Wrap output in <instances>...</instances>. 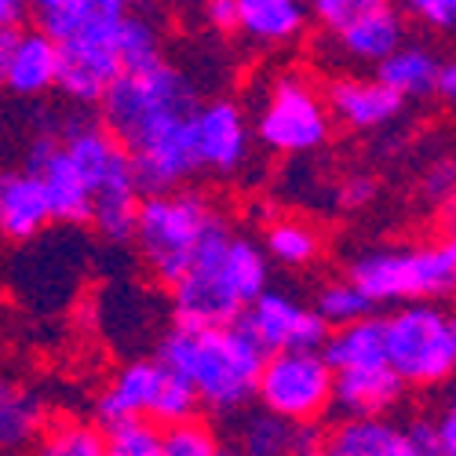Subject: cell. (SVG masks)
I'll list each match as a JSON object with an SVG mask.
<instances>
[{
  "label": "cell",
  "mask_w": 456,
  "mask_h": 456,
  "mask_svg": "<svg viewBox=\"0 0 456 456\" xmlns=\"http://www.w3.org/2000/svg\"><path fill=\"white\" fill-rule=\"evenodd\" d=\"M263 358L267 351L256 344V336L241 322L172 325L158 344V362L179 372L194 387L201 409L219 420L241 405H252Z\"/></svg>",
  "instance_id": "6da1fadb"
},
{
  "label": "cell",
  "mask_w": 456,
  "mask_h": 456,
  "mask_svg": "<svg viewBox=\"0 0 456 456\" xmlns=\"http://www.w3.org/2000/svg\"><path fill=\"white\" fill-rule=\"evenodd\" d=\"M95 106H99V121L110 128V135L125 150H135L146 139L190 121L201 99L194 81L175 62L161 59L142 69H121L106 85Z\"/></svg>",
  "instance_id": "7a4b0ae2"
},
{
  "label": "cell",
  "mask_w": 456,
  "mask_h": 456,
  "mask_svg": "<svg viewBox=\"0 0 456 456\" xmlns=\"http://www.w3.org/2000/svg\"><path fill=\"white\" fill-rule=\"evenodd\" d=\"M212 216L216 208L198 190L175 186L165 194H142L132 245L139 248L142 263L161 285H175L183 278Z\"/></svg>",
  "instance_id": "3957f363"
},
{
  "label": "cell",
  "mask_w": 456,
  "mask_h": 456,
  "mask_svg": "<svg viewBox=\"0 0 456 456\" xmlns=\"http://www.w3.org/2000/svg\"><path fill=\"white\" fill-rule=\"evenodd\" d=\"M231 219L223 212L212 216L205 234L190 256L186 271L172 289V318L175 325H231L241 318L248 299L241 296L226 245H231Z\"/></svg>",
  "instance_id": "277c9868"
},
{
  "label": "cell",
  "mask_w": 456,
  "mask_h": 456,
  "mask_svg": "<svg viewBox=\"0 0 456 456\" xmlns=\"http://www.w3.org/2000/svg\"><path fill=\"white\" fill-rule=\"evenodd\" d=\"M384 358L405 387H442L456 372L449 314L431 299L398 303L384 318Z\"/></svg>",
  "instance_id": "5b68a950"
},
{
  "label": "cell",
  "mask_w": 456,
  "mask_h": 456,
  "mask_svg": "<svg viewBox=\"0 0 456 456\" xmlns=\"http://www.w3.org/2000/svg\"><path fill=\"white\" fill-rule=\"evenodd\" d=\"M347 278L376 303L442 299L456 289V263L445 245L424 248H372L351 259Z\"/></svg>",
  "instance_id": "8992f818"
},
{
  "label": "cell",
  "mask_w": 456,
  "mask_h": 456,
  "mask_svg": "<svg viewBox=\"0 0 456 456\" xmlns=\"http://www.w3.org/2000/svg\"><path fill=\"white\" fill-rule=\"evenodd\" d=\"M332 376L322 351H271L259 365L256 402L285 420H322L332 402Z\"/></svg>",
  "instance_id": "52a82bcc"
},
{
  "label": "cell",
  "mask_w": 456,
  "mask_h": 456,
  "mask_svg": "<svg viewBox=\"0 0 456 456\" xmlns=\"http://www.w3.org/2000/svg\"><path fill=\"white\" fill-rule=\"evenodd\" d=\"M259 142L274 154H311L325 146L332 132V113L325 99L299 77H281L259 113Z\"/></svg>",
  "instance_id": "ba28073f"
},
{
  "label": "cell",
  "mask_w": 456,
  "mask_h": 456,
  "mask_svg": "<svg viewBox=\"0 0 456 456\" xmlns=\"http://www.w3.org/2000/svg\"><path fill=\"white\" fill-rule=\"evenodd\" d=\"M263 351H322L325 336H329V322L311 311L299 307L296 299H289L285 292H271L263 289L238 318Z\"/></svg>",
  "instance_id": "9c48e42d"
},
{
  "label": "cell",
  "mask_w": 456,
  "mask_h": 456,
  "mask_svg": "<svg viewBox=\"0 0 456 456\" xmlns=\"http://www.w3.org/2000/svg\"><path fill=\"white\" fill-rule=\"evenodd\" d=\"M226 420V438L234 442H223V449H238V452H256V456H281V452H299V456H311L322 452L325 445V428L322 420H285V416L271 412V409H234Z\"/></svg>",
  "instance_id": "30bf717a"
},
{
  "label": "cell",
  "mask_w": 456,
  "mask_h": 456,
  "mask_svg": "<svg viewBox=\"0 0 456 456\" xmlns=\"http://www.w3.org/2000/svg\"><path fill=\"white\" fill-rule=\"evenodd\" d=\"M194 146L201 172L238 175L248 161V121L234 99H212L194 110Z\"/></svg>",
  "instance_id": "8fae6325"
},
{
  "label": "cell",
  "mask_w": 456,
  "mask_h": 456,
  "mask_svg": "<svg viewBox=\"0 0 456 456\" xmlns=\"http://www.w3.org/2000/svg\"><path fill=\"white\" fill-rule=\"evenodd\" d=\"M325 106L339 125L354 132H372L391 125L402 113L405 99L372 73V77H336L325 88Z\"/></svg>",
  "instance_id": "7c38bea8"
},
{
  "label": "cell",
  "mask_w": 456,
  "mask_h": 456,
  "mask_svg": "<svg viewBox=\"0 0 456 456\" xmlns=\"http://www.w3.org/2000/svg\"><path fill=\"white\" fill-rule=\"evenodd\" d=\"M52 208L41 179L33 172L19 168H0V238L8 241H33L48 231Z\"/></svg>",
  "instance_id": "4fadbf2b"
},
{
  "label": "cell",
  "mask_w": 456,
  "mask_h": 456,
  "mask_svg": "<svg viewBox=\"0 0 456 456\" xmlns=\"http://www.w3.org/2000/svg\"><path fill=\"white\" fill-rule=\"evenodd\" d=\"M402 398H405V384L384 362V365H369V369L336 372L329 409L336 416H379V412L395 409Z\"/></svg>",
  "instance_id": "5bb4252c"
},
{
  "label": "cell",
  "mask_w": 456,
  "mask_h": 456,
  "mask_svg": "<svg viewBox=\"0 0 456 456\" xmlns=\"http://www.w3.org/2000/svg\"><path fill=\"white\" fill-rule=\"evenodd\" d=\"M139 186L132 175V161L113 168L92 194V226L106 245H132L135 238V216H139Z\"/></svg>",
  "instance_id": "9a60e30c"
},
{
  "label": "cell",
  "mask_w": 456,
  "mask_h": 456,
  "mask_svg": "<svg viewBox=\"0 0 456 456\" xmlns=\"http://www.w3.org/2000/svg\"><path fill=\"white\" fill-rule=\"evenodd\" d=\"M329 37L336 41V48H344V55L351 62L376 66L379 59L391 55L405 41V22H402V15H398V8L391 4V0H384V4L369 8L365 15L351 19L347 26H339Z\"/></svg>",
  "instance_id": "2e32d148"
},
{
  "label": "cell",
  "mask_w": 456,
  "mask_h": 456,
  "mask_svg": "<svg viewBox=\"0 0 456 456\" xmlns=\"http://www.w3.org/2000/svg\"><path fill=\"white\" fill-rule=\"evenodd\" d=\"M55 77H59V45L41 29H22L4 73V92L19 99H45L48 92H55Z\"/></svg>",
  "instance_id": "e0dca14e"
},
{
  "label": "cell",
  "mask_w": 456,
  "mask_h": 456,
  "mask_svg": "<svg viewBox=\"0 0 456 456\" xmlns=\"http://www.w3.org/2000/svg\"><path fill=\"white\" fill-rule=\"evenodd\" d=\"M165 379V365L158 358H139V362H128L118 376H113V384L99 395L95 402V420L99 428L113 424V420H125V416H146L150 405L158 398V387Z\"/></svg>",
  "instance_id": "ac0fdd59"
},
{
  "label": "cell",
  "mask_w": 456,
  "mask_h": 456,
  "mask_svg": "<svg viewBox=\"0 0 456 456\" xmlns=\"http://www.w3.org/2000/svg\"><path fill=\"white\" fill-rule=\"evenodd\" d=\"M322 452L329 456H409L405 431L379 416H339L336 428L325 431Z\"/></svg>",
  "instance_id": "d6986e66"
},
{
  "label": "cell",
  "mask_w": 456,
  "mask_h": 456,
  "mask_svg": "<svg viewBox=\"0 0 456 456\" xmlns=\"http://www.w3.org/2000/svg\"><path fill=\"white\" fill-rule=\"evenodd\" d=\"M322 358L332 365V372L384 365L387 362L384 358V318L365 314L347 325L329 329L325 344H322Z\"/></svg>",
  "instance_id": "ffe728a7"
},
{
  "label": "cell",
  "mask_w": 456,
  "mask_h": 456,
  "mask_svg": "<svg viewBox=\"0 0 456 456\" xmlns=\"http://www.w3.org/2000/svg\"><path fill=\"white\" fill-rule=\"evenodd\" d=\"M238 29L256 45H285L307 26L303 0H234Z\"/></svg>",
  "instance_id": "44dd1931"
},
{
  "label": "cell",
  "mask_w": 456,
  "mask_h": 456,
  "mask_svg": "<svg viewBox=\"0 0 456 456\" xmlns=\"http://www.w3.org/2000/svg\"><path fill=\"white\" fill-rule=\"evenodd\" d=\"M435 73H438V59L435 52L420 48V45H398L391 55H384L376 62V77L387 88H395L402 99H428L435 95Z\"/></svg>",
  "instance_id": "7402d4cb"
},
{
  "label": "cell",
  "mask_w": 456,
  "mask_h": 456,
  "mask_svg": "<svg viewBox=\"0 0 456 456\" xmlns=\"http://www.w3.org/2000/svg\"><path fill=\"white\" fill-rule=\"evenodd\" d=\"M41 428H45L41 398L12 384V379H0V449L4 452L26 449L41 435Z\"/></svg>",
  "instance_id": "603a6c76"
},
{
  "label": "cell",
  "mask_w": 456,
  "mask_h": 456,
  "mask_svg": "<svg viewBox=\"0 0 456 456\" xmlns=\"http://www.w3.org/2000/svg\"><path fill=\"white\" fill-rule=\"evenodd\" d=\"M118 59H121V69H142V66H154L165 59V41H161V26L150 19L146 12H128L118 26Z\"/></svg>",
  "instance_id": "cb8c5ba5"
},
{
  "label": "cell",
  "mask_w": 456,
  "mask_h": 456,
  "mask_svg": "<svg viewBox=\"0 0 456 456\" xmlns=\"http://www.w3.org/2000/svg\"><path fill=\"white\" fill-rule=\"evenodd\" d=\"M267 256L281 267H307L322 252V238L314 226L299 223V219H274L267 226Z\"/></svg>",
  "instance_id": "d4e9b609"
},
{
  "label": "cell",
  "mask_w": 456,
  "mask_h": 456,
  "mask_svg": "<svg viewBox=\"0 0 456 456\" xmlns=\"http://www.w3.org/2000/svg\"><path fill=\"white\" fill-rule=\"evenodd\" d=\"M106 431V452L110 456H161V424L150 416H125L102 428Z\"/></svg>",
  "instance_id": "484cf974"
},
{
  "label": "cell",
  "mask_w": 456,
  "mask_h": 456,
  "mask_svg": "<svg viewBox=\"0 0 456 456\" xmlns=\"http://www.w3.org/2000/svg\"><path fill=\"white\" fill-rule=\"evenodd\" d=\"M314 311L329 322V329H336V325H347V322H354V318L376 314V303L347 278V281H329V285L318 292Z\"/></svg>",
  "instance_id": "4316f807"
},
{
  "label": "cell",
  "mask_w": 456,
  "mask_h": 456,
  "mask_svg": "<svg viewBox=\"0 0 456 456\" xmlns=\"http://www.w3.org/2000/svg\"><path fill=\"white\" fill-rule=\"evenodd\" d=\"M41 452L52 456H106V431L81 420H62L45 431Z\"/></svg>",
  "instance_id": "83f0119b"
},
{
  "label": "cell",
  "mask_w": 456,
  "mask_h": 456,
  "mask_svg": "<svg viewBox=\"0 0 456 456\" xmlns=\"http://www.w3.org/2000/svg\"><path fill=\"white\" fill-rule=\"evenodd\" d=\"M198 412H201V402H198L194 387H190L179 372H172L165 365V379H161L158 398H154V405H150L146 416H150V420H158L161 428H168V424L190 420V416H198Z\"/></svg>",
  "instance_id": "f1b7e54d"
},
{
  "label": "cell",
  "mask_w": 456,
  "mask_h": 456,
  "mask_svg": "<svg viewBox=\"0 0 456 456\" xmlns=\"http://www.w3.org/2000/svg\"><path fill=\"white\" fill-rule=\"evenodd\" d=\"M219 452H223V442L201 416L168 424L161 431V456H219Z\"/></svg>",
  "instance_id": "f546056e"
},
{
  "label": "cell",
  "mask_w": 456,
  "mask_h": 456,
  "mask_svg": "<svg viewBox=\"0 0 456 456\" xmlns=\"http://www.w3.org/2000/svg\"><path fill=\"white\" fill-rule=\"evenodd\" d=\"M29 19L33 26L48 33L52 41H66L81 22V0H29Z\"/></svg>",
  "instance_id": "4dcf8cb0"
},
{
  "label": "cell",
  "mask_w": 456,
  "mask_h": 456,
  "mask_svg": "<svg viewBox=\"0 0 456 456\" xmlns=\"http://www.w3.org/2000/svg\"><path fill=\"white\" fill-rule=\"evenodd\" d=\"M135 8V0H81V22L73 33H95V37H113L121 19ZM69 33V37H73Z\"/></svg>",
  "instance_id": "1f68e13d"
},
{
  "label": "cell",
  "mask_w": 456,
  "mask_h": 456,
  "mask_svg": "<svg viewBox=\"0 0 456 456\" xmlns=\"http://www.w3.org/2000/svg\"><path fill=\"white\" fill-rule=\"evenodd\" d=\"M376 4H384V0H311V15L325 33H336L339 26H347L351 19L365 15Z\"/></svg>",
  "instance_id": "d6a6232c"
},
{
  "label": "cell",
  "mask_w": 456,
  "mask_h": 456,
  "mask_svg": "<svg viewBox=\"0 0 456 456\" xmlns=\"http://www.w3.org/2000/svg\"><path fill=\"white\" fill-rule=\"evenodd\" d=\"M405 12L438 33H456V0H402Z\"/></svg>",
  "instance_id": "836d02e7"
},
{
  "label": "cell",
  "mask_w": 456,
  "mask_h": 456,
  "mask_svg": "<svg viewBox=\"0 0 456 456\" xmlns=\"http://www.w3.org/2000/svg\"><path fill=\"white\" fill-rule=\"evenodd\" d=\"M424 194L435 201V205H449L456 198V161H438L428 179H424Z\"/></svg>",
  "instance_id": "e575fe53"
},
{
  "label": "cell",
  "mask_w": 456,
  "mask_h": 456,
  "mask_svg": "<svg viewBox=\"0 0 456 456\" xmlns=\"http://www.w3.org/2000/svg\"><path fill=\"white\" fill-rule=\"evenodd\" d=\"M402 431H405V442H409V456H438L435 420H428V416H412Z\"/></svg>",
  "instance_id": "d590c367"
},
{
  "label": "cell",
  "mask_w": 456,
  "mask_h": 456,
  "mask_svg": "<svg viewBox=\"0 0 456 456\" xmlns=\"http://www.w3.org/2000/svg\"><path fill=\"white\" fill-rule=\"evenodd\" d=\"M205 22L219 33L238 29V4L234 0H205Z\"/></svg>",
  "instance_id": "8d00e7d4"
},
{
  "label": "cell",
  "mask_w": 456,
  "mask_h": 456,
  "mask_svg": "<svg viewBox=\"0 0 456 456\" xmlns=\"http://www.w3.org/2000/svg\"><path fill=\"white\" fill-rule=\"evenodd\" d=\"M372 194H376V183L369 175H351L344 186H339V201H344V208H362V205H369Z\"/></svg>",
  "instance_id": "74e56055"
},
{
  "label": "cell",
  "mask_w": 456,
  "mask_h": 456,
  "mask_svg": "<svg viewBox=\"0 0 456 456\" xmlns=\"http://www.w3.org/2000/svg\"><path fill=\"white\" fill-rule=\"evenodd\" d=\"M435 431H438V456H456V398L435 420Z\"/></svg>",
  "instance_id": "f35d334b"
},
{
  "label": "cell",
  "mask_w": 456,
  "mask_h": 456,
  "mask_svg": "<svg viewBox=\"0 0 456 456\" xmlns=\"http://www.w3.org/2000/svg\"><path fill=\"white\" fill-rule=\"evenodd\" d=\"M435 95L456 110V59L449 62H438V73H435Z\"/></svg>",
  "instance_id": "ab89813d"
},
{
  "label": "cell",
  "mask_w": 456,
  "mask_h": 456,
  "mask_svg": "<svg viewBox=\"0 0 456 456\" xmlns=\"http://www.w3.org/2000/svg\"><path fill=\"white\" fill-rule=\"evenodd\" d=\"M19 33H22V26H0V88H4V73H8L12 52L19 45Z\"/></svg>",
  "instance_id": "60d3db41"
},
{
  "label": "cell",
  "mask_w": 456,
  "mask_h": 456,
  "mask_svg": "<svg viewBox=\"0 0 456 456\" xmlns=\"http://www.w3.org/2000/svg\"><path fill=\"white\" fill-rule=\"evenodd\" d=\"M29 19V0H0V26H22Z\"/></svg>",
  "instance_id": "b9f144b4"
},
{
  "label": "cell",
  "mask_w": 456,
  "mask_h": 456,
  "mask_svg": "<svg viewBox=\"0 0 456 456\" xmlns=\"http://www.w3.org/2000/svg\"><path fill=\"white\" fill-rule=\"evenodd\" d=\"M445 234L456 238V198L445 205Z\"/></svg>",
  "instance_id": "7bdbcfd3"
},
{
  "label": "cell",
  "mask_w": 456,
  "mask_h": 456,
  "mask_svg": "<svg viewBox=\"0 0 456 456\" xmlns=\"http://www.w3.org/2000/svg\"><path fill=\"white\" fill-rule=\"evenodd\" d=\"M449 339H452V347H456V314H449Z\"/></svg>",
  "instance_id": "ee69618b"
},
{
  "label": "cell",
  "mask_w": 456,
  "mask_h": 456,
  "mask_svg": "<svg viewBox=\"0 0 456 456\" xmlns=\"http://www.w3.org/2000/svg\"><path fill=\"white\" fill-rule=\"evenodd\" d=\"M445 248H449V256H452V263H456V238H449V245H445Z\"/></svg>",
  "instance_id": "f6af8a7d"
},
{
  "label": "cell",
  "mask_w": 456,
  "mask_h": 456,
  "mask_svg": "<svg viewBox=\"0 0 456 456\" xmlns=\"http://www.w3.org/2000/svg\"><path fill=\"white\" fill-rule=\"evenodd\" d=\"M452 376H456V372H452Z\"/></svg>",
  "instance_id": "bcb514c9"
}]
</instances>
